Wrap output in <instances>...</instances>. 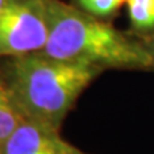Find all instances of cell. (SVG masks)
<instances>
[{
    "mask_svg": "<svg viewBox=\"0 0 154 154\" xmlns=\"http://www.w3.org/2000/svg\"><path fill=\"white\" fill-rule=\"evenodd\" d=\"M2 154H86L60 136V130L25 118L0 148Z\"/></svg>",
    "mask_w": 154,
    "mask_h": 154,
    "instance_id": "cell-4",
    "label": "cell"
},
{
    "mask_svg": "<svg viewBox=\"0 0 154 154\" xmlns=\"http://www.w3.org/2000/svg\"><path fill=\"white\" fill-rule=\"evenodd\" d=\"M25 118L0 69V148Z\"/></svg>",
    "mask_w": 154,
    "mask_h": 154,
    "instance_id": "cell-5",
    "label": "cell"
},
{
    "mask_svg": "<svg viewBox=\"0 0 154 154\" xmlns=\"http://www.w3.org/2000/svg\"><path fill=\"white\" fill-rule=\"evenodd\" d=\"M11 2H12V0H0V13H2V11H3V9L5 8Z\"/></svg>",
    "mask_w": 154,
    "mask_h": 154,
    "instance_id": "cell-9",
    "label": "cell"
},
{
    "mask_svg": "<svg viewBox=\"0 0 154 154\" xmlns=\"http://www.w3.org/2000/svg\"><path fill=\"white\" fill-rule=\"evenodd\" d=\"M48 33L46 0H12L0 13V59L41 51Z\"/></svg>",
    "mask_w": 154,
    "mask_h": 154,
    "instance_id": "cell-3",
    "label": "cell"
},
{
    "mask_svg": "<svg viewBox=\"0 0 154 154\" xmlns=\"http://www.w3.org/2000/svg\"><path fill=\"white\" fill-rule=\"evenodd\" d=\"M0 154H2V152H0Z\"/></svg>",
    "mask_w": 154,
    "mask_h": 154,
    "instance_id": "cell-10",
    "label": "cell"
},
{
    "mask_svg": "<svg viewBox=\"0 0 154 154\" xmlns=\"http://www.w3.org/2000/svg\"><path fill=\"white\" fill-rule=\"evenodd\" d=\"M130 31L137 36L154 32V0H125Z\"/></svg>",
    "mask_w": 154,
    "mask_h": 154,
    "instance_id": "cell-6",
    "label": "cell"
},
{
    "mask_svg": "<svg viewBox=\"0 0 154 154\" xmlns=\"http://www.w3.org/2000/svg\"><path fill=\"white\" fill-rule=\"evenodd\" d=\"M49 33L45 54L107 69L154 72L140 36L116 28L63 0H46Z\"/></svg>",
    "mask_w": 154,
    "mask_h": 154,
    "instance_id": "cell-1",
    "label": "cell"
},
{
    "mask_svg": "<svg viewBox=\"0 0 154 154\" xmlns=\"http://www.w3.org/2000/svg\"><path fill=\"white\" fill-rule=\"evenodd\" d=\"M77 9L96 18L112 22L125 7V0H69Z\"/></svg>",
    "mask_w": 154,
    "mask_h": 154,
    "instance_id": "cell-7",
    "label": "cell"
},
{
    "mask_svg": "<svg viewBox=\"0 0 154 154\" xmlns=\"http://www.w3.org/2000/svg\"><path fill=\"white\" fill-rule=\"evenodd\" d=\"M140 38L143 40L144 45H145V48L148 49L149 54H150L152 59L154 62V32L149 33V35H145V36H140Z\"/></svg>",
    "mask_w": 154,
    "mask_h": 154,
    "instance_id": "cell-8",
    "label": "cell"
},
{
    "mask_svg": "<svg viewBox=\"0 0 154 154\" xmlns=\"http://www.w3.org/2000/svg\"><path fill=\"white\" fill-rule=\"evenodd\" d=\"M0 69L23 116L57 130L81 94L104 72L44 51L0 59Z\"/></svg>",
    "mask_w": 154,
    "mask_h": 154,
    "instance_id": "cell-2",
    "label": "cell"
}]
</instances>
